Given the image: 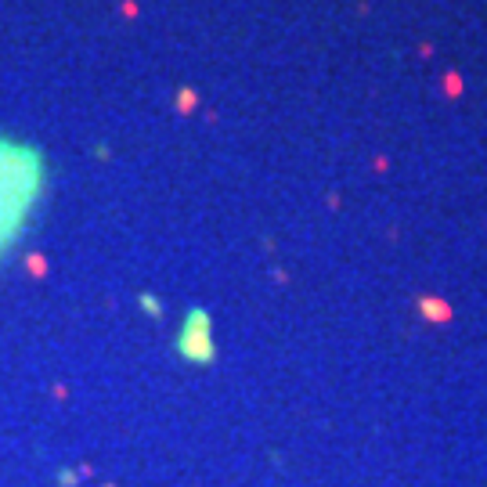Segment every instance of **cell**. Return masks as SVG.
I'll use <instances>...</instances> for the list:
<instances>
[{
  "label": "cell",
  "mask_w": 487,
  "mask_h": 487,
  "mask_svg": "<svg viewBox=\"0 0 487 487\" xmlns=\"http://www.w3.org/2000/svg\"><path fill=\"white\" fill-rule=\"evenodd\" d=\"M177 354L188 365H209L213 361V325L202 307H192L177 332Z\"/></svg>",
  "instance_id": "7a4b0ae2"
},
{
  "label": "cell",
  "mask_w": 487,
  "mask_h": 487,
  "mask_svg": "<svg viewBox=\"0 0 487 487\" xmlns=\"http://www.w3.org/2000/svg\"><path fill=\"white\" fill-rule=\"evenodd\" d=\"M47 188V159L36 144L0 137V260L18 246Z\"/></svg>",
  "instance_id": "6da1fadb"
}]
</instances>
